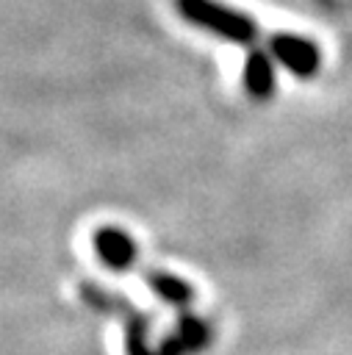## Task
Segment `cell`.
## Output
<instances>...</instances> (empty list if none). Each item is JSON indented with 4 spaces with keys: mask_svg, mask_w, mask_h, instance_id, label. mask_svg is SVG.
<instances>
[{
    "mask_svg": "<svg viewBox=\"0 0 352 355\" xmlns=\"http://www.w3.org/2000/svg\"><path fill=\"white\" fill-rule=\"evenodd\" d=\"M147 283L152 286V291L161 300H166L172 305H188L194 300V288L186 280H180V277H175L169 272H150L147 275Z\"/></svg>",
    "mask_w": 352,
    "mask_h": 355,
    "instance_id": "cell-5",
    "label": "cell"
},
{
    "mask_svg": "<svg viewBox=\"0 0 352 355\" xmlns=\"http://www.w3.org/2000/svg\"><path fill=\"white\" fill-rule=\"evenodd\" d=\"M94 250H97L100 261L108 263L111 269H127L139 258L133 239L119 227H100L94 233Z\"/></svg>",
    "mask_w": 352,
    "mask_h": 355,
    "instance_id": "cell-3",
    "label": "cell"
},
{
    "mask_svg": "<svg viewBox=\"0 0 352 355\" xmlns=\"http://www.w3.org/2000/svg\"><path fill=\"white\" fill-rule=\"evenodd\" d=\"M175 8L183 19H188L191 25L202 28V31H211L227 42H236V44H252L255 36H258V25L252 17L230 8V6H222L216 0H175Z\"/></svg>",
    "mask_w": 352,
    "mask_h": 355,
    "instance_id": "cell-1",
    "label": "cell"
},
{
    "mask_svg": "<svg viewBox=\"0 0 352 355\" xmlns=\"http://www.w3.org/2000/svg\"><path fill=\"white\" fill-rule=\"evenodd\" d=\"M244 86L255 100H266L272 97V86H274V67L272 58L261 50H252L247 55L244 64Z\"/></svg>",
    "mask_w": 352,
    "mask_h": 355,
    "instance_id": "cell-4",
    "label": "cell"
},
{
    "mask_svg": "<svg viewBox=\"0 0 352 355\" xmlns=\"http://www.w3.org/2000/svg\"><path fill=\"white\" fill-rule=\"evenodd\" d=\"M272 55L294 75L299 78H310L319 72V47L310 42V39H302V36H294V33H274L272 36Z\"/></svg>",
    "mask_w": 352,
    "mask_h": 355,
    "instance_id": "cell-2",
    "label": "cell"
}]
</instances>
